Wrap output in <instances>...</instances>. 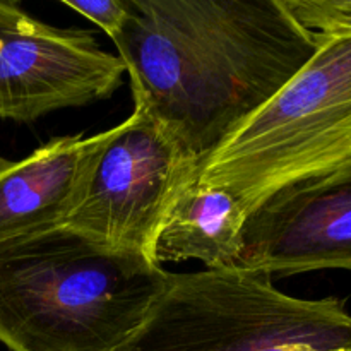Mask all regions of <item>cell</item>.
<instances>
[{"label": "cell", "mask_w": 351, "mask_h": 351, "mask_svg": "<svg viewBox=\"0 0 351 351\" xmlns=\"http://www.w3.org/2000/svg\"><path fill=\"white\" fill-rule=\"evenodd\" d=\"M115 43L134 108L199 161L314 57L319 36L285 0H125Z\"/></svg>", "instance_id": "obj_1"}, {"label": "cell", "mask_w": 351, "mask_h": 351, "mask_svg": "<svg viewBox=\"0 0 351 351\" xmlns=\"http://www.w3.org/2000/svg\"><path fill=\"white\" fill-rule=\"evenodd\" d=\"M113 134L65 136L19 161H0V242L62 226L82 201Z\"/></svg>", "instance_id": "obj_8"}, {"label": "cell", "mask_w": 351, "mask_h": 351, "mask_svg": "<svg viewBox=\"0 0 351 351\" xmlns=\"http://www.w3.org/2000/svg\"><path fill=\"white\" fill-rule=\"evenodd\" d=\"M64 3L101 27L112 41L119 38L127 17L125 0H64Z\"/></svg>", "instance_id": "obj_10"}, {"label": "cell", "mask_w": 351, "mask_h": 351, "mask_svg": "<svg viewBox=\"0 0 351 351\" xmlns=\"http://www.w3.org/2000/svg\"><path fill=\"white\" fill-rule=\"evenodd\" d=\"M170 274L144 254L65 225L0 242V343L10 351H119Z\"/></svg>", "instance_id": "obj_2"}, {"label": "cell", "mask_w": 351, "mask_h": 351, "mask_svg": "<svg viewBox=\"0 0 351 351\" xmlns=\"http://www.w3.org/2000/svg\"><path fill=\"white\" fill-rule=\"evenodd\" d=\"M119 351H351V315L339 298L290 297L259 271L170 274Z\"/></svg>", "instance_id": "obj_4"}, {"label": "cell", "mask_w": 351, "mask_h": 351, "mask_svg": "<svg viewBox=\"0 0 351 351\" xmlns=\"http://www.w3.org/2000/svg\"><path fill=\"white\" fill-rule=\"evenodd\" d=\"M314 57L199 165L247 216L269 195L351 165V33L319 36Z\"/></svg>", "instance_id": "obj_3"}, {"label": "cell", "mask_w": 351, "mask_h": 351, "mask_svg": "<svg viewBox=\"0 0 351 351\" xmlns=\"http://www.w3.org/2000/svg\"><path fill=\"white\" fill-rule=\"evenodd\" d=\"M201 161L141 110L113 127L82 201L64 223L98 242L151 259L154 239Z\"/></svg>", "instance_id": "obj_5"}, {"label": "cell", "mask_w": 351, "mask_h": 351, "mask_svg": "<svg viewBox=\"0 0 351 351\" xmlns=\"http://www.w3.org/2000/svg\"><path fill=\"white\" fill-rule=\"evenodd\" d=\"M242 235L243 269L351 271V165L276 191L249 213Z\"/></svg>", "instance_id": "obj_7"}, {"label": "cell", "mask_w": 351, "mask_h": 351, "mask_svg": "<svg viewBox=\"0 0 351 351\" xmlns=\"http://www.w3.org/2000/svg\"><path fill=\"white\" fill-rule=\"evenodd\" d=\"M125 64L93 31L57 27L0 0V119L33 122L50 112L108 99Z\"/></svg>", "instance_id": "obj_6"}, {"label": "cell", "mask_w": 351, "mask_h": 351, "mask_svg": "<svg viewBox=\"0 0 351 351\" xmlns=\"http://www.w3.org/2000/svg\"><path fill=\"white\" fill-rule=\"evenodd\" d=\"M247 213L230 192L209 187L195 177L171 204L156 239L151 261H201L206 269L239 267Z\"/></svg>", "instance_id": "obj_9"}]
</instances>
